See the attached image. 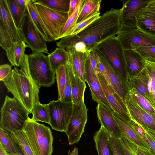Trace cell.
Returning <instances> with one entry per match:
<instances>
[{
	"mask_svg": "<svg viewBox=\"0 0 155 155\" xmlns=\"http://www.w3.org/2000/svg\"><path fill=\"white\" fill-rule=\"evenodd\" d=\"M120 9L111 8L77 34L63 38L56 45L89 53L100 43L117 35L121 25Z\"/></svg>",
	"mask_w": 155,
	"mask_h": 155,
	"instance_id": "cell-1",
	"label": "cell"
},
{
	"mask_svg": "<svg viewBox=\"0 0 155 155\" xmlns=\"http://www.w3.org/2000/svg\"><path fill=\"white\" fill-rule=\"evenodd\" d=\"M8 90L20 102L30 113L39 102L40 87L30 74L28 55L26 54L20 68L14 67L11 75L3 81Z\"/></svg>",
	"mask_w": 155,
	"mask_h": 155,
	"instance_id": "cell-2",
	"label": "cell"
},
{
	"mask_svg": "<svg viewBox=\"0 0 155 155\" xmlns=\"http://www.w3.org/2000/svg\"><path fill=\"white\" fill-rule=\"evenodd\" d=\"M22 130L34 155H51L53 138L50 128L29 118Z\"/></svg>",
	"mask_w": 155,
	"mask_h": 155,
	"instance_id": "cell-3",
	"label": "cell"
},
{
	"mask_svg": "<svg viewBox=\"0 0 155 155\" xmlns=\"http://www.w3.org/2000/svg\"><path fill=\"white\" fill-rule=\"evenodd\" d=\"M29 114L15 98L6 95L1 109L0 128L10 133L21 130Z\"/></svg>",
	"mask_w": 155,
	"mask_h": 155,
	"instance_id": "cell-4",
	"label": "cell"
},
{
	"mask_svg": "<svg viewBox=\"0 0 155 155\" xmlns=\"http://www.w3.org/2000/svg\"><path fill=\"white\" fill-rule=\"evenodd\" d=\"M95 48L103 55L126 83L127 77L124 49L117 37L113 36L104 40Z\"/></svg>",
	"mask_w": 155,
	"mask_h": 155,
	"instance_id": "cell-5",
	"label": "cell"
},
{
	"mask_svg": "<svg viewBox=\"0 0 155 155\" xmlns=\"http://www.w3.org/2000/svg\"><path fill=\"white\" fill-rule=\"evenodd\" d=\"M28 62L31 76L40 87H49L54 84L55 73L48 55L42 53H32L28 55Z\"/></svg>",
	"mask_w": 155,
	"mask_h": 155,
	"instance_id": "cell-6",
	"label": "cell"
},
{
	"mask_svg": "<svg viewBox=\"0 0 155 155\" xmlns=\"http://www.w3.org/2000/svg\"><path fill=\"white\" fill-rule=\"evenodd\" d=\"M145 67L131 79V86L155 108V63L145 60Z\"/></svg>",
	"mask_w": 155,
	"mask_h": 155,
	"instance_id": "cell-7",
	"label": "cell"
},
{
	"mask_svg": "<svg viewBox=\"0 0 155 155\" xmlns=\"http://www.w3.org/2000/svg\"><path fill=\"white\" fill-rule=\"evenodd\" d=\"M35 7L41 19L53 41L60 39L63 28L69 17L68 13L51 9L33 0Z\"/></svg>",
	"mask_w": 155,
	"mask_h": 155,
	"instance_id": "cell-8",
	"label": "cell"
},
{
	"mask_svg": "<svg viewBox=\"0 0 155 155\" xmlns=\"http://www.w3.org/2000/svg\"><path fill=\"white\" fill-rule=\"evenodd\" d=\"M112 113L121 138L127 139L143 149L150 150L144 134H141L142 129L140 126L132 120L127 119L116 112L113 111Z\"/></svg>",
	"mask_w": 155,
	"mask_h": 155,
	"instance_id": "cell-9",
	"label": "cell"
},
{
	"mask_svg": "<svg viewBox=\"0 0 155 155\" xmlns=\"http://www.w3.org/2000/svg\"><path fill=\"white\" fill-rule=\"evenodd\" d=\"M48 104L49 124L54 130L65 132L72 116L74 104L58 100L51 101Z\"/></svg>",
	"mask_w": 155,
	"mask_h": 155,
	"instance_id": "cell-10",
	"label": "cell"
},
{
	"mask_svg": "<svg viewBox=\"0 0 155 155\" xmlns=\"http://www.w3.org/2000/svg\"><path fill=\"white\" fill-rule=\"evenodd\" d=\"M19 30L23 39L28 47L31 50L32 54L42 53L48 55L50 54L46 41L35 28L28 11Z\"/></svg>",
	"mask_w": 155,
	"mask_h": 155,
	"instance_id": "cell-11",
	"label": "cell"
},
{
	"mask_svg": "<svg viewBox=\"0 0 155 155\" xmlns=\"http://www.w3.org/2000/svg\"><path fill=\"white\" fill-rule=\"evenodd\" d=\"M88 110L85 104L81 106L74 104L72 116L65 132L70 145L77 143L84 132Z\"/></svg>",
	"mask_w": 155,
	"mask_h": 155,
	"instance_id": "cell-12",
	"label": "cell"
},
{
	"mask_svg": "<svg viewBox=\"0 0 155 155\" xmlns=\"http://www.w3.org/2000/svg\"><path fill=\"white\" fill-rule=\"evenodd\" d=\"M116 37L124 50H135L143 46H155V38L137 28L119 31Z\"/></svg>",
	"mask_w": 155,
	"mask_h": 155,
	"instance_id": "cell-13",
	"label": "cell"
},
{
	"mask_svg": "<svg viewBox=\"0 0 155 155\" xmlns=\"http://www.w3.org/2000/svg\"><path fill=\"white\" fill-rule=\"evenodd\" d=\"M125 102L131 120L142 129L155 133V114L141 108L127 95Z\"/></svg>",
	"mask_w": 155,
	"mask_h": 155,
	"instance_id": "cell-14",
	"label": "cell"
},
{
	"mask_svg": "<svg viewBox=\"0 0 155 155\" xmlns=\"http://www.w3.org/2000/svg\"><path fill=\"white\" fill-rule=\"evenodd\" d=\"M151 0H121L120 9L121 25L119 31L137 28L136 15L139 11L146 7Z\"/></svg>",
	"mask_w": 155,
	"mask_h": 155,
	"instance_id": "cell-15",
	"label": "cell"
},
{
	"mask_svg": "<svg viewBox=\"0 0 155 155\" xmlns=\"http://www.w3.org/2000/svg\"><path fill=\"white\" fill-rule=\"evenodd\" d=\"M97 74L106 97L113 111L131 120L125 102L106 78L101 74Z\"/></svg>",
	"mask_w": 155,
	"mask_h": 155,
	"instance_id": "cell-16",
	"label": "cell"
},
{
	"mask_svg": "<svg viewBox=\"0 0 155 155\" xmlns=\"http://www.w3.org/2000/svg\"><path fill=\"white\" fill-rule=\"evenodd\" d=\"M86 68V82L90 88L92 99L97 104H101L110 110L113 111L106 97L97 74L91 69L87 61Z\"/></svg>",
	"mask_w": 155,
	"mask_h": 155,
	"instance_id": "cell-17",
	"label": "cell"
},
{
	"mask_svg": "<svg viewBox=\"0 0 155 155\" xmlns=\"http://www.w3.org/2000/svg\"><path fill=\"white\" fill-rule=\"evenodd\" d=\"M0 24L4 27L13 42L23 39L9 11L7 0H0Z\"/></svg>",
	"mask_w": 155,
	"mask_h": 155,
	"instance_id": "cell-18",
	"label": "cell"
},
{
	"mask_svg": "<svg viewBox=\"0 0 155 155\" xmlns=\"http://www.w3.org/2000/svg\"><path fill=\"white\" fill-rule=\"evenodd\" d=\"M68 69L71 87L72 103L80 106L84 104V95L86 85L75 71L69 60Z\"/></svg>",
	"mask_w": 155,
	"mask_h": 155,
	"instance_id": "cell-19",
	"label": "cell"
},
{
	"mask_svg": "<svg viewBox=\"0 0 155 155\" xmlns=\"http://www.w3.org/2000/svg\"><path fill=\"white\" fill-rule=\"evenodd\" d=\"M102 62L104 65L110 83L116 92L125 102L127 93L126 83L114 69L103 55L94 48Z\"/></svg>",
	"mask_w": 155,
	"mask_h": 155,
	"instance_id": "cell-20",
	"label": "cell"
},
{
	"mask_svg": "<svg viewBox=\"0 0 155 155\" xmlns=\"http://www.w3.org/2000/svg\"><path fill=\"white\" fill-rule=\"evenodd\" d=\"M146 6L140 9L136 14L137 28L155 38V13Z\"/></svg>",
	"mask_w": 155,
	"mask_h": 155,
	"instance_id": "cell-21",
	"label": "cell"
},
{
	"mask_svg": "<svg viewBox=\"0 0 155 155\" xmlns=\"http://www.w3.org/2000/svg\"><path fill=\"white\" fill-rule=\"evenodd\" d=\"M96 109L97 117L101 125L114 137L118 138H121L120 133L113 116V111L98 104Z\"/></svg>",
	"mask_w": 155,
	"mask_h": 155,
	"instance_id": "cell-22",
	"label": "cell"
},
{
	"mask_svg": "<svg viewBox=\"0 0 155 155\" xmlns=\"http://www.w3.org/2000/svg\"><path fill=\"white\" fill-rule=\"evenodd\" d=\"M124 52L127 79L137 75L145 67V60L135 50H124Z\"/></svg>",
	"mask_w": 155,
	"mask_h": 155,
	"instance_id": "cell-23",
	"label": "cell"
},
{
	"mask_svg": "<svg viewBox=\"0 0 155 155\" xmlns=\"http://www.w3.org/2000/svg\"><path fill=\"white\" fill-rule=\"evenodd\" d=\"M66 50L70 55V60L78 75L83 81H86V65L90 53H83L76 50L74 47H68Z\"/></svg>",
	"mask_w": 155,
	"mask_h": 155,
	"instance_id": "cell-24",
	"label": "cell"
},
{
	"mask_svg": "<svg viewBox=\"0 0 155 155\" xmlns=\"http://www.w3.org/2000/svg\"><path fill=\"white\" fill-rule=\"evenodd\" d=\"M28 47L23 39L13 42L12 46L5 51L7 58L12 66L21 67L23 62L25 54V51Z\"/></svg>",
	"mask_w": 155,
	"mask_h": 155,
	"instance_id": "cell-25",
	"label": "cell"
},
{
	"mask_svg": "<svg viewBox=\"0 0 155 155\" xmlns=\"http://www.w3.org/2000/svg\"><path fill=\"white\" fill-rule=\"evenodd\" d=\"M26 7L29 17L36 29L41 33L46 42L53 40L45 28L34 4L33 1L28 0Z\"/></svg>",
	"mask_w": 155,
	"mask_h": 155,
	"instance_id": "cell-26",
	"label": "cell"
},
{
	"mask_svg": "<svg viewBox=\"0 0 155 155\" xmlns=\"http://www.w3.org/2000/svg\"><path fill=\"white\" fill-rule=\"evenodd\" d=\"M98 155H112L107 130L101 125L93 136Z\"/></svg>",
	"mask_w": 155,
	"mask_h": 155,
	"instance_id": "cell-27",
	"label": "cell"
},
{
	"mask_svg": "<svg viewBox=\"0 0 155 155\" xmlns=\"http://www.w3.org/2000/svg\"><path fill=\"white\" fill-rule=\"evenodd\" d=\"M48 56L52 68L55 73L59 67L66 64L70 60L68 51L65 48L58 47Z\"/></svg>",
	"mask_w": 155,
	"mask_h": 155,
	"instance_id": "cell-28",
	"label": "cell"
},
{
	"mask_svg": "<svg viewBox=\"0 0 155 155\" xmlns=\"http://www.w3.org/2000/svg\"><path fill=\"white\" fill-rule=\"evenodd\" d=\"M101 0H85L78 18L76 25L100 12Z\"/></svg>",
	"mask_w": 155,
	"mask_h": 155,
	"instance_id": "cell-29",
	"label": "cell"
},
{
	"mask_svg": "<svg viewBox=\"0 0 155 155\" xmlns=\"http://www.w3.org/2000/svg\"><path fill=\"white\" fill-rule=\"evenodd\" d=\"M7 2L11 15L16 26L19 29L27 11L26 6L19 5L15 0H7Z\"/></svg>",
	"mask_w": 155,
	"mask_h": 155,
	"instance_id": "cell-30",
	"label": "cell"
},
{
	"mask_svg": "<svg viewBox=\"0 0 155 155\" xmlns=\"http://www.w3.org/2000/svg\"><path fill=\"white\" fill-rule=\"evenodd\" d=\"M32 115L31 119L35 121H40L49 124L50 117L48 104H42L40 102L36 104L31 112Z\"/></svg>",
	"mask_w": 155,
	"mask_h": 155,
	"instance_id": "cell-31",
	"label": "cell"
},
{
	"mask_svg": "<svg viewBox=\"0 0 155 155\" xmlns=\"http://www.w3.org/2000/svg\"><path fill=\"white\" fill-rule=\"evenodd\" d=\"M128 95L136 102L141 108L147 111L155 114V108L143 96L126 84Z\"/></svg>",
	"mask_w": 155,
	"mask_h": 155,
	"instance_id": "cell-32",
	"label": "cell"
},
{
	"mask_svg": "<svg viewBox=\"0 0 155 155\" xmlns=\"http://www.w3.org/2000/svg\"><path fill=\"white\" fill-rule=\"evenodd\" d=\"M36 2L51 9L64 13H68L70 0H35Z\"/></svg>",
	"mask_w": 155,
	"mask_h": 155,
	"instance_id": "cell-33",
	"label": "cell"
},
{
	"mask_svg": "<svg viewBox=\"0 0 155 155\" xmlns=\"http://www.w3.org/2000/svg\"><path fill=\"white\" fill-rule=\"evenodd\" d=\"M84 1L85 0H81L76 10L71 15L69 16L63 29L61 35L60 39L70 35L72 31L76 25L78 18Z\"/></svg>",
	"mask_w": 155,
	"mask_h": 155,
	"instance_id": "cell-34",
	"label": "cell"
},
{
	"mask_svg": "<svg viewBox=\"0 0 155 155\" xmlns=\"http://www.w3.org/2000/svg\"><path fill=\"white\" fill-rule=\"evenodd\" d=\"M0 143L8 153L14 155H17L14 140L10 132L1 128H0Z\"/></svg>",
	"mask_w": 155,
	"mask_h": 155,
	"instance_id": "cell-35",
	"label": "cell"
},
{
	"mask_svg": "<svg viewBox=\"0 0 155 155\" xmlns=\"http://www.w3.org/2000/svg\"><path fill=\"white\" fill-rule=\"evenodd\" d=\"M55 74L58 91V100L61 101L66 82V64L59 67L56 70Z\"/></svg>",
	"mask_w": 155,
	"mask_h": 155,
	"instance_id": "cell-36",
	"label": "cell"
},
{
	"mask_svg": "<svg viewBox=\"0 0 155 155\" xmlns=\"http://www.w3.org/2000/svg\"><path fill=\"white\" fill-rule=\"evenodd\" d=\"M10 133L26 155H34L22 130Z\"/></svg>",
	"mask_w": 155,
	"mask_h": 155,
	"instance_id": "cell-37",
	"label": "cell"
},
{
	"mask_svg": "<svg viewBox=\"0 0 155 155\" xmlns=\"http://www.w3.org/2000/svg\"><path fill=\"white\" fill-rule=\"evenodd\" d=\"M145 60L155 63V46H146L138 48L135 50Z\"/></svg>",
	"mask_w": 155,
	"mask_h": 155,
	"instance_id": "cell-38",
	"label": "cell"
},
{
	"mask_svg": "<svg viewBox=\"0 0 155 155\" xmlns=\"http://www.w3.org/2000/svg\"><path fill=\"white\" fill-rule=\"evenodd\" d=\"M107 132L112 155H125L121 144L120 138L114 137L107 131Z\"/></svg>",
	"mask_w": 155,
	"mask_h": 155,
	"instance_id": "cell-39",
	"label": "cell"
},
{
	"mask_svg": "<svg viewBox=\"0 0 155 155\" xmlns=\"http://www.w3.org/2000/svg\"><path fill=\"white\" fill-rule=\"evenodd\" d=\"M13 43L4 27L0 24V46L6 51L12 46Z\"/></svg>",
	"mask_w": 155,
	"mask_h": 155,
	"instance_id": "cell-40",
	"label": "cell"
},
{
	"mask_svg": "<svg viewBox=\"0 0 155 155\" xmlns=\"http://www.w3.org/2000/svg\"><path fill=\"white\" fill-rule=\"evenodd\" d=\"M66 82L63 95L61 101L66 103H72L71 87L69 72L68 62L66 64Z\"/></svg>",
	"mask_w": 155,
	"mask_h": 155,
	"instance_id": "cell-41",
	"label": "cell"
},
{
	"mask_svg": "<svg viewBox=\"0 0 155 155\" xmlns=\"http://www.w3.org/2000/svg\"><path fill=\"white\" fill-rule=\"evenodd\" d=\"M121 144L125 155H137V146L124 138H120Z\"/></svg>",
	"mask_w": 155,
	"mask_h": 155,
	"instance_id": "cell-42",
	"label": "cell"
},
{
	"mask_svg": "<svg viewBox=\"0 0 155 155\" xmlns=\"http://www.w3.org/2000/svg\"><path fill=\"white\" fill-rule=\"evenodd\" d=\"M100 12L94 14L77 25L70 35H74L79 32L91 22L98 18L100 16Z\"/></svg>",
	"mask_w": 155,
	"mask_h": 155,
	"instance_id": "cell-43",
	"label": "cell"
},
{
	"mask_svg": "<svg viewBox=\"0 0 155 155\" xmlns=\"http://www.w3.org/2000/svg\"><path fill=\"white\" fill-rule=\"evenodd\" d=\"M12 69V66L8 64H4L0 66V80L3 81L11 75Z\"/></svg>",
	"mask_w": 155,
	"mask_h": 155,
	"instance_id": "cell-44",
	"label": "cell"
},
{
	"mask_svg": "<svg viewBox=\"0 0 155 155\" xmlns=\"http://www.w3.org/2000/svg\"><path fill=\"white\" fill-rule=\"evenodd\" d=\"M142 129L143 134H144L145 138L150 145L151 149L155 152V133L152 132L144 129Z\"/></svg>",
	"mask_w": 155,
	"mask_h": 155,
	"instance_id": "cell-45",
	"label": "cell"
},
{
	"mask_svg": "<svg viewBox=\"0 0 155 155\" xmlns=\"http://www.w3.org/2000/svg\"><path fill=\"white\" fill-rule=\"evenodd\" d=\"M81 0H70L68 14L69 16L71 15L78 6Z\"/></svg>",
	"mask_w": 155,
	"mask_h": 155,
	"instance_id": "cell-46",
	"label": "cell"
},
{
	"mask_svg": "<svg viewBox=\"0 0 155 155\" xmlns=\"http://www.w3.org/2000/svg\"><path fill=\"white\" fill-rule=\"evenodd\" d=\"M137 155H155V152L151 149L148 151L143 149L137 146Z\"/></svg>",
	"mask_w": 155,
	"mask_h": 155,
	"instance_id": "cell-47",
	"label": "cell"
},
{
	"mask_svg": "<svg viewBox=\"0 0 155 155\" xmlns=\"http://www.w3.org/2000/svg\"><path fill=\"white\" fill-rule=\"evenodd\" d=\"M13 140H14V144L17 153V155H26L22 151L19 145L13 139Z\"/></svg>",
	"mask_w": 155,
	"mask_h": 155,
	"instance_id": "cell-48",
	"label": "cell"
},
{
	"mask_svg": "<svg viewBox=\"0 0 155 155\" xmlns=\"http://www.w3.org/2000/svg\"><path fill=\"white\" fill-rule=\"evenodd\" d=\"M0 155H8V153L3 146L0 143Z\"/></svg>",
	"mask_w": 155,
	"mask_h": 155,
	"instance_id": "cell-49",
	"label": "cell"
},
{
	"mask_svg": "<svg viewBox=\"0 0 155 155\" xmlns=\"http://www.w3.org/2000/svg\"><path fill=\"white\" fill-rule=\"evenodd\" d=\"M68 153V155H78V149L75 147L71 151L69 150Z\"/></svg>",
	"mask_w": 155,
	"mask_h": 155,
	"instance_id": "cell-50",
	"label": "cell"
},
{
	"mask_svg": "<svg viewBox=\"0 0 155 155\" xmlns=\"http://www.w3.org/2000/svg\"><path fill=\"white\" fill-rule=\"evenodd\" d=\"M17 3L22 6H26V4L28 0H15Z\"/></svg>",
	"mask_w": 155,
	"mask_h": 155,
	"instance_id": "cell-51",
	"label": "cell"
},
{
	"mask_svg": "<svg viewBox=\"0 0 155 155\" xmlns=\"http://www.w3.org/2000/svg\"><path fill=\"white\" fill-rule=\"evenodd\" d=\"M146 7L155 13V5H154L150 3L149 2Z\"/></svg>",
	"mask_w": 155,
	"mask_h": 155,
	"instance_id": "cell-52",
	"label": "cell"
},
{
	"mask_svg": "<svg viewBox=\"0 0 155 155\" xmlns=\"http://www.w3.org/2000/svg\"><path fill=\"white\" fill-rule=\"evenodd\" d=\"M150 2L155 5V0H151Z\"/></svg>",
	"mask_w": 155,
	"mask_h": 155,
	"instance_id": "cell-53",
	"label": "cell"
},
{
	"mask_svg": "<svg viewBox=\"0 0 155 155\" xmlns=\"http://www.w3.org/2000/svg\"><path fill=\"white\" fill-rule=\"evenodd\" d=\"M8 155H14L13 154H11L10 153H8Z\"/></svg>",
	"mask_w": 155,
	"mask_h": 155,
	"instance_id": "cell-54",
	"label": "cell"
}]
</instances>
